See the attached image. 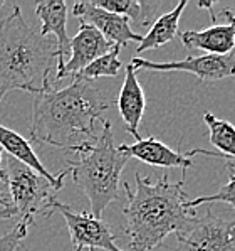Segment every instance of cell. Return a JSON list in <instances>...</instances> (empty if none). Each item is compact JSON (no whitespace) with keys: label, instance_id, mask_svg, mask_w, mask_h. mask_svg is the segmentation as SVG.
Listing matches in <instances>:
<instances>
[{"label":"cell","instance_id":"484cf974","mask_svg":"<svg viewBox=\"0 0 235 251\" xmlns=\"http://www.w3.org/2000/svg\"><path fill=\"white\" fill-rule=\"evenodd\" d=\"M0 7H3V2H2V0H0Z\"/></svg>","mask_w":235,"mask_h":251},{"label":"cell","instance_id":"d6986e66","mask_svg":"<svg viewBox=\"0 0 235 251\" xmlns=\"http://www.w3.org/2000/svg\"><path fill=\"white\" fill-rule=\"evenodd\" d=\"M119 46H114L109 52H106L105 56L98 57L96 61H92L89 66H86L83 71H79L78 75L72 76V79L79 81H92L105 78V76H118V73L123 69V63L119 61Z\"/></svg>","mask_w":235,"mask_h":251},{"label":"cell","instance_id":"9c48e42d","mask_svg":"<svg viewBox=\"0 0 235 251\" xmlns=\"http://www.w3.org/2000/svg\"><path fill=\"white\" fill-rule=\"evenodd\" d=\"M116 44L107 41L103 34H99L92 25L81 22L79 30L71 41H69V52L71 57L64 63V68L56 75V81H61L67 76H74L79 71H83L86 66H89L92 61L105 56L109 52Z\"/></svg>","mask_w":235,"mask_h":251},{"label":"cell","instance_id":"ffe728a7","mask_svg":"<svg viewBox=\"0 0 235 251\" xmlns=\"http://www.w3.org/2000/svg\"><path fill=\"white\" fill-rule=\"evenodd\" d=\"M229 182L223 185L222 189H218L215 194L210 196H200L193 201H188L185 202V209L187 211H195L198 206H203V204H210V202H225L230 204L235 211V167L232 164H229Z\"/></svg>","mask_w":235,"mask_h":251},{"label":"cell","instance_id":"4fadbf2b","mask_svg":"<svg viewBox=\"0 0 235 251\" xmlns=\"http://www.w3.org/2000/svg\"><path fill=\"white\" fill-rule=\"evenodd\" d=\"M146 108L145 91L140 81L136 78V69L131 64L125 68V81H123L121 91L118 96V110L125 122V128L134 140H141L140 137V123L143 120Z\"/></svg>","mask_w":235,"mask_h":251},{"label":"cell","instance_id":"4316f807","mask_svg":"<svg viewBox=\"0 0 235 251\" xmlns=\"http://www.w3.org/2000/svg\"><path fill=\"white\" fill-rule=\"evenodd\" d=\"M87 251H96V250H87Z\"/></svg>","mask_w":235,"mask_h":251},{"label":"cell","instance_id":"52a82bcc","mask_svg":"<svg viewBox=\"0 0 235 251\" xmlns=\"http://www.w3.org/2000/svg\"><path fill=\"white\" fill-rule=\"evenodd\" d=\"M45 216L52 212H59L67 225L71 243L74 245V251L87 250H105V251H123L116 245V236L113 234L111 227L103 219L94 218L92 214L72 211L67 204L59 202L56 198H49L44 209Z\"/></svg>","mask_w":235,"mask_h":251},{"label":"cell","instance_id":"7402d4cb","mask_svg":"<svg viewBox=\"0 0 235 251\" xmlns=\"http://www.w3.org/2000/svg\"><path fill=\"white\" fill-rule=\"evenodd\" d=\"M17 216V209L14 206H0V221L2 219H10Z\"/></svg>","mask_w":235,"mask_h":251},{"label":"cell","instance_id":"5bb4252c","mask_svg":"<svg viewBox=\"0 0 235 251\" xmlns=\"http://www.w3.org/2000/svg\"><path fill=\"white\" fill-rule=\"evenodd\" d=\"M36 14L41 19V36H56L57 46V73L64 68V56L69 52L67 37V3L64 0H42L36 3Z\"/></svg>","mask_w":235,"mask_h":251},{"label":"cell","instance_id":"277c9868","mask_svg":"<svg viewBox=\"0 0 235 251\" xmlns=\"http://www.w3.org/2000/svg\"><path fill=\"white\" fill-rule=\"evenodd\" d=\"M76 153L78 159L71 162L69 174L89 201L92 216L101 219L106 207L118 199L121 172L129 159L114 145L113 126L107 120H103L96 144Z\"/></svg>","mask_w":235,"mask_h":251},{"label":"cell","instance_id":"ba28073f","mask_svg":"<svg viewBox=\"0 0 235 251\" xmlns=\"http://www.w3.org/2000/svg\"><path fill=\"white\" fill-rule=\"evenodd\" d=\"M131 66L136 71H180L190 73L196 76L200 81H218L235 76V56H212V54H203V56H188L182 61H168V63H158V61H150L145 57H133Z\"/></svg>","mask_w":235,"mask_h":251},{"label":"cell","instance_id":"d4e9b609","mask_svg":"<svg viewBox=\"0 0 235 251\" xmlns=\"http://www.w3.org/2000/svg\"><path fill=\"white\" fill-rule=\"evenodd\" d=\"M0 206H12V204H10L9 201H7L5 198H3L2 194H0Z\"/></svg>","mask_w":235,"mask_h":251},{"label":"cell","instance_id":"6da1fadb","mask_svg":"<svg viewBox=\"0 0 235 251\" xmlns=\"http://www.w3.org/2000/svg\"><path fill=\"white\" fill-rule=\"evenodd\" d=\"M109 100L91 81L74 79L63 90L47 86L34 96L30 140L79 152L98 140L96 120Z\"/></svg>","mask_w":235,"mask_h":251},{"label":"cell","instance_id":"e0dca14e","mask_svg":"<svg viewBox=\"0 0 235 251\" xmlns=\"http://www.w3.org/2000/svg\"><path fill=\"white\" fill-rule=\"evenodd\" d=\"M91 2L99 9L126 17L140 25H148L151 21V12H155V9L160 5V3L138 2V0H91Z\"/></svg>","mask_w":235,"mask_h":251},{"label":"cell","instance_id":"8fae6325","mask_svg":"<svg viewBox=\"0 0 235 251\" xmlns=\"http://www.w3.org/2000/svg\"><path fill=\"white\" fill-rule=\"evenodd\" d=\"M119 152L125 153L128 159H138L143 164L155 165V167L163 169H182L187 172L193 165L192 157L196 153H203V149H193L188 152H175L163 142L156 140V138H141V140L134 142L133 145H119Z\"/></svg>","mask_w":235,"mask_h":251},{"label":"cell","instance_id":"5b68a950","mask_svg":"<svg viewBox=\"0 0 235 251\" xmlns=\"http://www.w3.org/2000/svg\"><path fill=\"white\" fill-rule=\"evenodd\" d=\"M5 162L3 172H5V184L12 198V206L17 209L21 221L34 225V218L42 212L47 199L51 198L49 194V189H52L51 184L12 157H9Z\"/></svg>","mask_w":235,"mask_h":251},{"label":"cell","instance_id":"cb8c5ba5","mask_svg":"<svg viewBox=\"0 0 235 251\" xmlns=\"http://www.w3.org/2000/svg\"><path fill=\"white\" fill-rule=\"evenodd\" d=\"M2 155H3V150L0 149V164H2ZM0 182H3V184H5V172H3L2 165H0Z\"/></svg>","mask_w":235,"mask_h":251},{"label":"cell","instance_id":"9a60e30c","mask_svg":"<svg viewBox=\"0 0 235 251\" xmlns=\"http://www.w3.org/2000/svg\"><path fill=\"white\" fill-rule=\"evenodd\" d=\"M183 46L212 56H229L235 49V25L214 24L203 30H185L180 34Z\"/></svg>","mask_w":235,"mask_h":251},{"label":"cell","instance_id":"30bf717a","mask_svg":"<svg viewBox=\"0 0 235 251\" xmlns=\"http://www.w3.org/2000/svg\"><path fill=\"white\" fill-rule=\"evenodd\" d=\"M72 15H76L83 24L92 25L107 41H111L119 48L126 46L128 42H138L140 44L143 41V36L136 34L133 27L129 25V19L99 9L92 2L74 3L72 5Z\"/></svg>","mask_w":235,"mask_h":251},{"label":"cell","instance_id":"603a6c76","mask_svg":"<svg viewBox=\"0 0 235 251\" xmlns=\"http://www.w3.org/2000/svg\"><path fill=\"white\" fill-rule=\"evenodd\" d=\"M222 15L227 19V21H229V24H234L235 25V14H232V10H230V9H223L222 10Z\"/></svg>","mask_w":235,"mask_h":251},{"label":"cell","instance_id":"3957f363","mask_svg":"<svg viewBox=\"0 0 235 251\" xmlns=\"http://www.w3.org/2000/svg\"><path fill=\"white\" fill-rule=\"evenodd\" d=\"M56 59V42L29 27L15 5L0 21V101L15 90L37 95L51 86L49 75Z\"/></svg>","mask_w":235,"mask_h":251},{"label":"cell","instance_id":"44dd1931","mask_svg":"<svg viewBox=\"0 0 235 251\" xmlns=\"http://www.w3.org/2000/svg\"><path fill=\"white\" fill-rule=\"evenodd\" d=\"M29 223L19 221L12 231H9L7 234H3L0 238V251H15L21 246V243L24 241V238L29 233Z\"/></svg>","mask_w":235,"mask_h":251},{"label":"cell","instance_id":"7c38bea8","mask_svg":"<svg viewBox=\"0 0 235 251\" xmlns=\"http://www.w3.org/2000/svg\"><path fill=\"white\" fill-rule=\"evenodd\" d=\"M0 149L5 150L12 159L27 165V167L32 169L36 174H39L41 177H44L51 184L54 191H61L64 187V179L69 176V167L61 174H51L44 167V164L37 157V153L34 152L30 142L22 137L21 133L3 126L2 123H0Z\"/></svg>","mask_w":235,"mask_h":251},{"label":"cell","instance_id":"7a4b0ae2","mask_svg":"<svg viewBox=\"0 0 235 251\" xmlns=\"http://www.w3.org/2000/svg\"><path fill=\"white\" fill-rule=\"evenodd\" d=\"M136 189L123 182L128 202L123 207L129 251H151L173 233L182 231L195 211L185 209L188 202L183 180L168 182L163 176L153 182L140 172L134 174Z\"/></svg>","mask_w":235,"mask_h":251},{"label":"cell","instance_id":"2e32d148","mask_svg":"<svg viewBox=\"0 0 235 251\" xmlns=\"http://www.w3.org/2000/svg\"><path fill=\"white\" fill-rule=\"evenodd\" d=\"M187 2H180L175 5V9H171L170 12L161 14L155 22L150 27L148 34L143 36V41L138 44L136 52L143 54L150 49H156L160 46L167 44L175 39L178 36V24H180V17H182Z\"/></svg>","mask_w":235,"mask_h":251},{"label":"cell","instance_id":"ac0fdd59","mask_svg":"<svg viewBox=\"0 0 235 251\" xmlns=\"http://www.w3.org/2000/svg\"><path fill=\"white\" fill-rule=\"evenodd\" d=\"M203 122L209 128L210 144L217 149L218 153L225 155L229 160H235V126L212 113L203 115Z\"/></svg>","mask_w":235,"mask_h":251},{"label":"cell","instance_id":"8992f818","mask_svg":"<svg viewBox=\"0 0 235 251\" xmlns=\"http://www.w3.org/2000/svg\"><path fill=\"white\" fill-rule=\"evenodd\" d=\"M176 241L175 251H235V218L225 219L210 211L195 214L176 233Z\"/></svg>","mask_w":235,"mask_h":251}]
</instances>
